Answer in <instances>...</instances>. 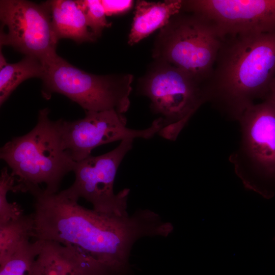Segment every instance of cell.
I'll return each instance as SVG.
<instances>
[{"instance_id": "8", "label": "cell", "mask_w": 275, "mask_h": 275, "mask_svg": "<svg viewBox=\"0 0 275 275\" xmlns=\"http://www.w3.org/2000/svg\"><path fill=\"white\" fill-rule=\"evenodd\" d=\"M133 140H124L108 152L96 156L91 155L75 162L73 183L59 193L77 202L80 198H84L98 212L128 214L127 203L130 189L124 188L115 194L114 183L120 164L132 148Z\"/></svg>"}, {"instance_id": "4", "label": "cell", "mask_w": 275, "mask_h": 275, "mask_svg": "<svg viewBox=\"0 0 275 275\" xmlns=\"http://www.w3.org/2000/svg\"><path fill=\"white\" fill-rule=\"evenodd\" d=\"M240 139L229 156L244 188L265 199L275 195V102L266 98L238 121Z\"/></svg>"}, {"instance_id": "10", "label": "cell", "mask_w": 275, "mask_h": 275, "mask_svg": "<svg viewBox=\"0 0 275 275\" xmlns=\"http://www.w3.org/2000/svg\"><path fill=\"white\" fill-rule=\"evenodd\" d=\"M85 112L82 119L57 120L63 145L75 162L91 155L98 146L127 139H149L163 127L160 118L140 130L127 127L125 117L115 109Z\"/></svg>"}, {"instance_id": "22", "label": "cell", "mask_w": 275, "mask_h": 275, "mask_svg": "<svg viewBox=\"0 0 275 275\" xmlns=\"http://www.w3.org/2000/svg\"><path fill=\"white\" fill-rule=\"evenodd\" d=\"M274 239H275V238H274Z\"/></svg>"}, {"instance_id": "11", "label": "cell", "mask_w": 275, "mask_h": 275, "mask_svg": "<svg viewBox=\"0 0 275 275\" xmlns=\"http://www.w3.org/2000/svg\"><path fill=\"white\" fill-rule=\"evenodd\" d=\"M182 9L208 20L222 37L275 32V0H183Z\"/></svg>"}, {"instance_id": "18", "label": "cell", "mask_w": 275, "mask_h": 275, "mask_svg": "<svg viewBox=\"0 0 275 275\" xmlns=\"http://www.w3.org/2000/svg\"><path fill=\"white\" fill-rule=\"evenodd\" d=\"M15 179L9 173L7 167H4L0 176V226L18 218L23 213L19 204L8 201L7 195L9 191H13Z\"/></svg>"}, {"instance_id": "17", "label": "cell", "mask_w": 275, "mask_h": 275, "mask_svg": "<svg viewBox=\"0 0 275 275\" xmlns=\"http://www.w3.org/2000/svg\"><path fill=\"white\" fill-rule=\"evenodd\" d=\"M34 221L32 213L0 226V264L20 246L33 237Z\"/></svg>"}, {"instance_id": "20", "label": "cell", "mask_w": 275, "mask_h": 275, "mask_svg": "<svg viewBox=\"0 0 275 275\" xmlns=\"http://www.w3.org/2000/svg\"><path fill=\"white\" fill-rule=\"evenodd\" d=\"M106 16L124 13L129 10L133 4L131 0L101 1Z\"/></svg>"}, {"instance_id": "21", "label": "cell", "mask_w": 275, "mask_h": 275, "mask_svg": "<svg viewBox=\"0 0 275 275\" xmlns=\"http://www.w3.org/2000/svg\"><path fill=\"white\" fill-rule=\"evenodd\" d=\"M266 98H269L275 102V78L270 85L269 92Z\"/></svg>"}, {"instance_id": "12", "label": "cell", "mask_w": 275, "mask_h": 275, "mask_svg": "<svg viewBox=\"0 0 275 275\" xmlns=\"http://www.w3.org/2000/svg\"><path fill=\"white\" fill-rule=\"evenodd\" d=\"M40 255L42 275H117L79 249L44 241Z\"/></svg>"}, {"instance_id": "9", "label": "cell", "mask_w": 275, "mask_h": 275, "mask_svg": "<svg viewBox=\"0 0 275 275\" xmlns=\"http://www.w3.org/2000/svg\"><path fill=\"white\" fill-rule=\"evenodd\" d=\"M1 45L13 47L42 63L57 54L58 42L52 25L49 2H0Z\"/></svg>"}, {"instance_id": "15", "label": "cell", "mask_w": 275, "mask_h": 275, "mask_svg": "<svg viewBox=\"0 0 275 275\" xmlns=\"http://www.w3.org/2000/svg\"><path fill=\"white\" fill-rule=\"evenodd\" d=\"M0 56V104L2 105L23 81L32 77L42 79L45 69L42 62L33 57L25 56L17 63H8L1 52Z\"/></svg>"}, {"instance_id": "19", "label": "cell", "mask_w": 275, "mask_h": 275, "mask_svg": "<svg viewBox=\"0 0 275 275\" xmlns=\"http://www.w3.org/2000/svg\"><path fill=\"white\" fill-rule=\"evenodd\" d=\"M77 1L85 13L89 28L97 39L101 36L105 28L111 26V23L106 20V15L101 1Z\"/></svg>"}, {"instance_id": "16", "label": "cell", "mask_w": 275, "mask_h": 275, "mask_svg": "<svg viewBox=\"0 0 275 275\" xmlns=\"http://www.w3.org/2000/svg\"><path fill=\"white\" fill-rule=\"evenodd\" d=\"M43 240H30L0 264V275H42L40 255Z\"/></svg>"}, {"instance_id": "3", "label": "cell", "mask_w": 275, "mask_h": 275, "mask_svg": "<svg viewBox=\"0 0 275 275\" xmlns=\"http://www.w3.org/2000/svg\"><path fill=\"white\" fill-rule=\"evenodd\" d=\"M47 108L39 111L35 126L13 138L0 150V158L11 170L14 193L32 194L44 184L47 193L59 192L64 177L75 163L65 149L57 121L49 118Z\"/></svg>"}, {"instance_id": "1", "label": "cell", "mask_w": 275, "mask_h": 275, "mask_svg": "<svg viewBox=\"0 0 275 275\" xmlns=\"http://www.w3.org/2000/svg\"><path fill=\"white\" fill-rule=\"evenodd\" d=\"M33 238L74 246L105 264L117 275H125L134 243L144 237H167L171 223L149 209L118 215L87 209L61 195L34 192Z\"/></svg>"}, {"instance_id": "13", "label": "cell", "mask_w": 275, "mask_h": 275, "mask_svg": "<svg viewBox=\"0 0 275 275\" xmlns=\"http://www.w3.org/2000/svg\"><path fill=\"white\" fill-rule=\"evenodd\" d=\"M183 0L151 2L136 1L128 43L133 45L156 30L168 24L171 18L182 11Z\"/></svg>"}, {"instance_id": "14", "label": "cell", "mask_w": 275, "mask_h": 275, "mask_svg": "<svg viewBox=\"0 0 275 275\" xmlns=\"http://www.w3.org/2000/svg\"><path fill=\"white\" fill-rule=\"evenodd\" d=\"M52 28L59 41L70 39L77 43L94 42L96 38L89 28L85 13L77 1H49Z\"/></svg>"}, {"instance_id": "2", "label": "cell", "mask_w": 275, "mask_h": 275, "mask_svg": "<svg viewBox=\"0 0 275 275\" xmlns=\"http://www.w3.org/2000/svg\"><path fill=\"white\" fill-rule=\"evenodd\" d=\"M275 78V32L224 36L212 72L203 85L206 102L238 121Z\"/></svg>"}, {"instance_id": "7", "label": "cell", "mask_w": 275, "mask_h": 275, "mask_svg": "<svg viewBox=\"0 0 275 275\" xmlns=\"http://www.w3.org/2000/svg\"><path fill=\"white\" fill-rule=\"evenodd\" d=\"M138 91L150 99L151 109L162 119L158 134L172 141L206 103L202 84L185 70L158 60L139 79Z\"/></svg>"}, {"instance_id": "5", "label": "cell", "mask_w": 275, "mask_h": 275, "mask_svg": "<svg viewBox=\"0 0 275 275\" xmlns=\"http://www.w3.org/2000/svg\"><path fill=\"white\" fill-rule=\"evenodd\" d=\"M222 39L208 20L182 11L160 30L152 56L185 70L203 85L212 72Z\"/></svg>"}, {"instance_id": "6", "label": "cell", "mask_w": 275, "mask_h": 275, "mask_svg": "<svg viewBox=\"0 0 275 275\" xmlns=\"http://www.w3.org/2000/svg\"><path fill=\"white\" fill-rule=\"evenodd\" d=\"M43 64L45 72L42 94L46 99L56 93L65 95L85 111L115 109L123 114L129 109L132 75L91 74L58 54Z\"/></svg>"}]
</instances>
